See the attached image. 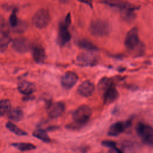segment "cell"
<instances>
[{"mask_svg": "<svg viewBox=\"0 0 153 153\" xmlns=\"http://www.w3.org/2000/svg\"><path fill=\"white\" fill-rule=\"evenodd\" d=\"M90 33L96 37H103L108 35L111 28L109 23L102 19H96L91 22L90 25Z\"/></svg>", "mask_w": 153, "mask_h": 153, "instance_id": "6da1fadb", "label": "cell"}, {"mask_svg": "<svg viewBox=\"0 0 153 153\" xmlns=\"http://www.w3.org/2000/svg\"><path fill=\"white\" fill-rule=\"evenodd\" d=\"M136 130L137 135L144 143L151 146H153V127L141 123L137 124Z\"/></svg>", "mask_w": 153, "mask_h": 153, "instance_id": "7a4b0ae2", "label": "cell"}, {"mask_svg": "<svg viewBox=\"0 0 153 153\" xmlns=\"http://www.w3.org/2000/svg\"><path fill=\"white\" fill-rule=\"evenodd\" d=\"M91 115V109L88 106L81 105L75 109L72 117L74 122L79 125H82L87 123Z\"/></svg>", "mask_w": 153, "mask_h": 153, "instance_id": "3957f363", "label": "cell"}, {"mask_svg": "<svg viewBox=\"0 0 153 153\" xmlns=\"http://www.w3.org/2000/svg\"><path fill=\"white\" fill-rule=\"evenodd\" d=\"M50 21V15L45 8L39 9L34 14L32 19L33 25L38 29H43L47 26Z\"/></svg>", "mask_w": 153, "mask_h": 153, "instance_id": "277c9868", "label": "cell"}, {"mask_svg": "<svg viewBox=\"0 0 153 153\" xmlns=\"http://www.w3.org/2000/svg\"><path fill=\"white\" fill-rule=\"evenodd\" d=\"M71 23L70 14H68L65 20L59 25V41L61 45H65L71 39V34L68 27Z\"/></svg>", "mask_w": 153, "mask_h": 153, "instance_id": "5b68a950", "label": "cell"}, {"mask_svg": "<svg viewBox=\"0 0 153 153\" xmlns=\"http://www.w3.org/2000/svg\"><path fill=\"white\" fill-rule=\"evenodd\" d=\"M140 44L138 30L136 27L131 29L126 34L124 44L129 50H134Z\"/></svg>", "mask_w": 153, "mask_h": 153, "instance_id": "8992f818", "label": "cell"}, {"mask_svg": "<svg viewBox=\"0 0 153 153\" xmlns=\"http://www.w3.org/2000/svg\"><path fill=\"white\" fill-rule=\"evenodd\" d=\"M131 125L130 121H118L112 124L108 131V134L110 136H117L123 133L126 128Z\"/></svg>", "mask_w": 153, "mask_h": 153, "instance_id": "52a82bcc", "label": "cell"}, {"mask_svg": "<svg viewBox=\"0 0 153 153\" xmlns=\"http://www.w3.org/2000/svg\"><path fill=\"white\" fill-rule=\"evenodd\" d=\"M97 61V57L91 53H81L76 57L77 63L82 66L93 65Z\"/></svg>", "mask_w": 153, "mask_h": 153, "instance_id": "ba28073f", "label": "cell"}, {"mask_svg": "<svg viewBox=\"0 0 153 153\" xmlns=\"http://www.w3.org/2000/svg\"><path fill=\"white\" fill-rule=\"evenodd\" d=\"M78 76L74 72H66L61 79V84L63 88L66 89L71 88L77 82Z\"/></svg>", "mask_w": 153, "mask_h": 153, "instance_id": "9c48e42d", "label": "cell"}, {"mask_svg": "<svg viewBox=\"0 0 153 153\" xmlns=\"http://www.w3.org/2000/svg\"><path fill=\"white\" fill-rule=\"evenodd\" d=\"M65 111V105L62 102H55L51 103L47 108L48 115L53 118L60 116Z\"/></svg>", "mask_w": 153, "mask_h": 153, "instance_id": "30bf717a", "label": "cell"}, {"mask_svg": "<svg viewBox=\"0 0 153 153\" xmlns=\"http://www.w3.org/2000/svg\"><path fill=\"white\" fill-rule=\"evenodd\" d=\"M94 91V85L91 81L86 80L82 82L77 88V92L84 97L91 96Z\"/></svg>", "mask_w": 153, "mask_h": 153, "instance_id": "8fae6325", "label": "cell"}, {"mask_svg": "<svg viewBox=\"0 0 153 153\" xmlns=\"http://www.w3.org/2000/svg\"><path fill=\"white\" fill-rule=\"evenodd\" d=\"M29 42L25 38H17L12 43L13 49L18 53H24L29 49Z\"/></svg>", "mask_w": 153, "mask_h": 153, "instance_id": "7c38bea8", "label": "cell"}, {"mask_svg": "<svg viewBox=\"0 0 153 153\" xmlns=\"http://www.w3.org/2000/svg\"><path fill=\"white\" fill-rule=\"evenodd\" d=\"M18 90L22 94H30L36 91L35 85L27 81H22L18 84Z\"/></svg>", "mask_w": 153, "mask_h": 153, "instance_id": "4fadbf2b", "label": "cell"}, {"mask_svg": "<svg viewBox=\"0 0 153 153\" xmlns=\"http://www.w3.org/2000/svg\"><path fill=\"white\" fill-rule=\"evenodd\" d=\"M103 94L105 103H111L116 100L118 97V92L114 85L106 90Z\"/></svg>", "mask_w": 153, "mask_h": 153, "instance_id": "5bb4252c", "label": "cell"}, {"mask_svg": "<svg viewBox=\"0 0 153 153\" xmlns=\"http://www.w3.org/2000/svg\"><path fill=\"white\" fill-rule=\"evenodd\" d=\"M32 55L33 59L38 62L42 63L45 59V53L44 48L39 45H36L32 50Z\"/></svg>", "mask_w": 153, "mask_h": 153, "instance_id": "9a60e30c", "label": "cell"}, {"mask_svg": "<svg viewBox=\"0 0 153 153\" xmlns=\"http://www.w3.org/2000/svg\"><path fill=\"white\" fill-rule=\"evenodd\" d=\"M102 2L107 5L112 7L118 8L121 9V10L129 6V5L123 0H103Z\"/></svg>", "mask_w": 153, "mask_h": 153, "instance_id": "2e32d148", "label": "cell"}, {"mask_svg": "<svg viewBox=\"0 0 153 153\" xmlns=\"http://www.w3.org/2000/svg\"><path fill=\"white\" fill-rule=\"evenodd\" d=\"M8 115V118L14 121H19L23 118V112L19 108H14L11 109Z\"/></svg>", "mask_w": 153, "mask_h": 153, "instance_id": "e0dca14e", "label": "cell"}, {"mask_svg": "<svg viewBox=\"0 0 153 153\" xmlns=\"http://www.w3.org/2000/svg\"><path fill=\"white\" fill-rule=\"evenodd\" d=\"M112 85H113L112 81L110 78L105 77L102 78L99 81L97 87L99 91L103 93L106 90H108L109 87H111Z\"/></svg>", "mask_w": 153, "mask_h": 153, "instance_id": "ac0fdd59", "label": "cell"}, {"mask_svg": "<svg viewBox=\"0 0 153 153\" xmlns=\"http://www.w3.org/2000/svg\"><path fill=\"white\" fill-rule=\"evenodd\" d=\"M121 16L127 22H131L135 17L133 8L130 5L121 10Z\"/></svg>", "mask_w": 153, "mask_h": 153, "instance_id": "d6986e66", "label": "cell"}, {"mask_svg": "<svg viewBox=\"0 0 153 153\" xmlns=\"http://www.w3.org/2000/svg\"><path fill=\"white\" fill-rule=\"evenodd\" d=\"M11 110V103L8 99H3L0 101V115L3 116L8 114Z\"/></svg>", "mask_w": 153, "mask_h": 153, "instance_id": "ffe728a7", "label": "cell"}, {"mask_svg": "<svg viewBox=\"0 0 153 153\" xmlns=\"http://www.w3.org/2000/svg\"><path fill=\"white\" fill-rule=\"evenodd\" d=\"M33 136L44 142H50V139L48 137L47 133L45 130L37 129L33 132Z\"/></svg>", "mask_w": 153, "mask_h": 153, "instance_id": "44dd1931", "label": "cell"}, {"mask_svg": "<svg viewBox=\"0 0 153 153\" xmlns=\"http://www.w3.org/2000/svg\"><path fill=\"white\" fill-rule=\"evenodd\" d=\"M6 127L8 128L11 132L15 133L17 135L19 136H24V135H27V133L18 127L17 126L14 124L13 123L8 121L6 124Z\"/></svg>", "mask_w": 153, "mask_h": 153, "instance_id": "7402d4cb", "label": "cell"}, {"mask_svg": "<svg viewBox=\"0 0 153 153\" xmlns=\"http://www.w3.org/2000/svg\"><path fill=\"white\" fill-rule=\"evenodd\" d=\"M11 146L16 148L22 151L32 150L35 149L36 146L32 143H13L11 144Z\"/></svg>", "mask_w": 153, "mask_h": 153, "instance_id": "603a6c76", "label": "cell"}, {"mask_svg": "<svg viewBox=\"0 0 153 153\" xmlns=\"http://www.w3.org/2000/svg\"><path fill=\"white\" fill-rule=\"evenodd\" d=\"M78 46L84 50L88 51H93L97 50V47L90 41L87 39H81L78 42Z\"/></svg>", "mask_w": 153, "mask_h": 153, "instance_id": "cb8c5ba5", "label": "cell"}, {"mask_svg": "<svg viewBox=\"0 0 153 153\" xmlns=\"http://www.w3.org/2000/svg\"><path fill=\"white\" fill-rule=\"evenodd\" d=\"M10 41L11 38L7 35H4L0 38V52H4L7 49Z\"/></svg>", "mask_w": 153, "mask_h": 153, "instance_id": "d4e9b609", "label": "cell"}, {"mask_svg": "<svg viewBox=\"0 0 153 153\" xmlns=\"http://www.w3.org/2000/svg\"><path fill=\"white\" fill-rule=\"evenodd\" d=\"M17 23L18 20L16 15V11H13V12L12 13L10 17V23L12 26H16L17 25Z\"/></svg>", "mask_w": 153, "mask_h": 153, "instance_id": "484cf974", "label": "cell"}, {"mask_svg": "<svg viewBox=\"0 0 153 153\" xmlns=\"http://www.w3.org/2000/svg\"><path fill=\"white\" fill-rule=\"evenodd\" d=\"M102 145L105 147H107L109 149L114 147L116 146L115 142L111 141V140H104L102 142Z\"/></svg>", "mask_w": 153, "mask_h": 153, "instance_id": "4316f807", "label": "cell"}, {"mask_svg": "<svg viewBox=\"0 0 153 153\" xmlns=\"http://www.w3.org/2000/svg\"><path fill=\"white\" fill-rule=\"evenodd\" d=\"M2 27H3V21L2 19L0 17V30L2 29Z\"/></svg>", "mask_w": 153, "mask_h": 153, "instance_id": "83f0119b", "label": "cell"}, {"mask_svg": "<svg viewBox=\"0 0 153 153\" xmlns=\"http://www.w3.org/2000/svg\"><path fill=\"white\" fill-rule=\"evenodd\" d=\"M59 1H60V2H66L69 1V0H59Z\"/></svg>", "mask_w": 153, "mask_h": 153, "instance_id": "f1b7e54d", "label": "cell"}]
</instances>
